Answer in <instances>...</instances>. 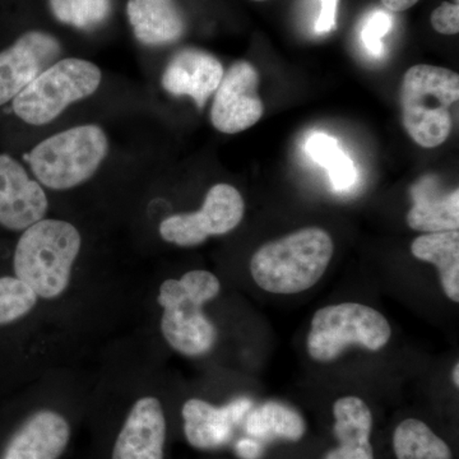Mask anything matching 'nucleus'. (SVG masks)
<instances>
[{"label":"nucleus","mask_w":459,"mask_h":459,"mask_svg":"<svg viewBox=\"0 0 459 459\" xmlns=\"http://www.w3.org/2000/svg\"><path fill=\"white\" fill-rule=\"evenodd\" d=\"M221 291V283L208 271H190L180 280L160 286L157 303L164 309L161 332L166 342L181 355H205L216 343L217 331L205 316L204 305Z\"/></svg>","instance_id":"nucleus-3"},{"label":"nucleus","mask_w":459,"mask_h":459,"mask_svg":"<svg viewBox=\"0 0 459 459\" xmlns=\"http://www.w3.org/2000/svg\"><path fill=\"white\" fill-rule=\"evenodd\" d=\"M413 204L407 213V223L416 231H453L459 228V190L440 192L433 175L421 178L411 190Z\"/></svg>","instance_id":"nucleus-18"},{"label":"nucleus","mask_w":459,"mask_h":459,"mask_svg":"<svg viewBox=\"0 0 459 459\" xmlns=\"http://www.w3.org/2000/svg\"><path fill=\"white\" fill-rule=\"evenodd\" d=\"M253 2H265V0H253Z\"/></svg>","instance_id":"nucleus-31"},{"label":"nucleus","mask_w":459,"mask_h":459,"mask_svg":"<svg viewBox=\"0 0 459 459\" xmlns=\"http://www.w3.org/2000/svg\"><path fill=\"white\" fill-rule=\"evenodd\" d=\"M223 74L221 62L212 54L183 49L166 65L161 83L166 92L189 96L199 108H204L221 83Z\"/></svg>","instance_id":"nucleus-14"},{"label":"nucleus","mask_w":459,"mask_h":459,"mask_svg":"<svg viewBox=\"0 0 459 459\" xmlns=\"http://www.w3.org/2000/svg\"><path fill=\"white\" fill-rule=\"evenodd\" d=\"M244 211L246 204L237 188L216 184L208 190L201 210L168 217L160 223V235L175 246H201L210 237H220L238 228Z\"/></svg>","instance_id":"nucleus-8"},{"label":"nucleus","mask_w":459,"mask_h":459,"mask_svg":"<svg viewBox=\"0 0 459 459\" xmlns=\"http://www.w3.org/2000/svg\"><path fill=\"white\" fill-rule=\"evenodd\" d=\"M416 259L433 263L440 273L446 295L455 303L459 301V232H431L416 238L411 244Z\"/></svg>","instance_id":"nucleus-19"},{"label":"nucleus","mask_w":459,"mask_h":459,"mask_svg":"<svg viewBox=\"0 0 459 459\" xmlns=\"http://www.w3.org/2000/svg\"><path fill=\"white\" fill-rule=\"evenodd\" d=\"M62 56V45L48 32L27 31L0 51V107L13 101Z\"/></svg>","instance_id":"nucleus-10"},{"label":"nucleus","mask_w":459,"mask_h":459,"mask_svg":"<svg viewBox=\"0 0 459 459\" xmlns=\"http://www.w3.org/2000/svg\"><path fill=\"white\" fill-rule=\"evenodd\" d=\"M98 65L80 57L57 60L12 101L14 114L30 126H47L69 105L90 98L101 84Z\"/></svg>","instance_id":"nucleus-6"},{"label":"nucleus","mask_w":459,"mask_h":459,"mask_svg":"<svg viewBox=\"0 0 459 459\" xmlns=\"http://www.w3.org/2000/svg\"><path fill=\"white\" fill-rule=\"evenodd\" d=\"M431 26L440 35L453 36L459 32V3L443 2L430 17Z\"/></svg>","instance_id":"nucleus-26"},{"label":"nucleus","mask_w":459,"mask_h":459,"mask_svg":"<svg viewBox=\"0 0 459 459\" xmlns=\"http://www.w3.org/2000/svg\"><path fill=\"white\" fill-rule=\"evenodd\" d=\"M59 22L83 31L101 26L110 17L113 0H49Z\"/></svg>","instance_id":"nucleus-23"},{"label":"nucleus","mask_w":459,"mask_h":459,"mask_svg":"<svg viewBox=\"0 0 459 459\" xmlns=\"http://www.w3.org/2000/svg\"><path fill=\"white\" fill-rule=\"evenodd\" d=\"M108 151L105 132L95 124H87L40 142L27 160L41 186L68 190L91 179L107 159Z\"/></svg>","instance_id":"nucleus-5"},{"label":"nucleus","mask_w":459,"mask_h":459,"mask_svg":"<svg viewBox=\"0 0 459 459\" xmlns=\"http://www.w3.org/2000/svg\"><path fill=\"white\" fill-rule=\"evenodd\" d=\"M49 202L38 180L13 157L0 155V225L23 231L40 221Z\"/></svg>","instance_id":"nucleus-11"},{"label":"nucleus","mask_w":459,"mask_h":459,"mask_svg":"<svg viewBox=\"0 0 459 459\" xmlns=\"http://www.w3.org/2000/svg\"><path fill=\"white\" fill-rule=\"evenodd\" d=\"M259 74L252 63L240 60L223 74L214 92L211 122L217 131L237 134L262 119L264 107L258 93Z\"/></svg>","instance_id":"nucleus-9"},{"label":"nucleus","mask_w":459,"mask_h":459,"mask_svg":"<svg viewBox=\"0 0 459 459\" xmlns=\"http://www.w3.org/2000/svg\"><path fill=\"white\" fill-rule=\"evenodd\" d=\"M459 100V75L442 66H411L401 86L402 123L424 148L442 146L453 131L451 108Z\"/></svg>","instance_id":"nucleus-4"},{"label":"nucleus","mask_w":459,"mask_h":459,"mask_svg":"<svg viewBox=\"0 0 459 459\" xmlns=\"http://www.w3.org/2000/svg\"><path fill=\"white\" fill-rule=\"evenodd\" d=\"M126 14L135 39L147 47L174 44L186 32L177 0H128Z\"/></svg>","instance_id":"nucleus-17"},{"label":"nucleus","mask_w":459,"mask_h":459,"mask_svg":"<svg viewBox=\"0 0 459 459\" xmlns=\"http://www.w3.org/2000/svg\"><path fill=\"white\" fill-rule=\"evenodd\" d=\"M394 449L397 459H453L448 444L418 419L403 420L395 428Z\"/></svg>","instance_id":"nucleus-21"},{"label":"nucleus","mask_w":459,"mask_h":459,"mask_svg":"<svg viewBox=\"0 0 459 459\" xmlns=\"http://www.w3.org/2000/svg\"><path fill=\"white\" fill-rule=\"evenodd\" d=\"M166 419L155 397L135 402L115 440L111 459H164Z\"/></svg>","instance_id":"nucleus-12"},{"label":"nucleus","mask_w":459,"mask_h":459,"mask_svg":"<svg viewBox=\"0 0 459 459\" xmlns=\"http://www.w3.org/2000/svg\"><path fill=\"white\" fill-rule=\"evenodd\" d=\"M458 2H459V0H455V3H458Z\"/></svg>","instance_id":"nucleus-32"},{"label":"nucleus","mask_w":459,"mask_h":459,"mask_svg":"<svg viewBox=\"0 0 459 459\" xmlns=\"http://www.w3.org/2000/svg\"><path fill=\"white\" fill-rule=\"evenodd\" d=\"M252 401L238 398L223 407H216L199 398L184 403L181 415L184 434L193 448L210 451L225 446L234 437V428L252 409Z\"/></svg>","instance_id":"nucleus-13"},{"label":"nucleus","mask_w":459,"mask_h":459,"mask_svg":"<svg viewBox=\"0 0 459 459\" xmlns=\"http://www.w3.org/2000/svg\"><path fill=\"white\" fill-rule=\"evenodd\" d=\"M333 252V240L325 230L300 229L259 247L250 261V272L264 291L300 294L325 276Z\"/></svg>","instance_id":"nucleus-1"},{"label":"nucleus","mask_w":459,"mask_h":459,"mask_svg":"<svg viewBox=\"0 0 459 459\" xmlns=\"http://www.w3.org/2000/svg\"><path fill=\"white\" fill-rule=\"evenodd\" d=\"M453 383H455V385H459V365H455V369H453Z\"/></svg>","instance_id":"nucleus-30"},{"label":"nucleus","mask_w":459,"mask_h":459,"mask_svg":"<svg viewBox=\"0 0 459 459\" xmlns=\"http://www.w3.org/2000/svg\"><path fill=\"white\" fill-rule=\"evenodd\" d=\"M333 434L338 446L323 459H376L370 435L373 415L361 398L347 395L333 404Z\"/></svg>","instance_id":"nucleus-16"},{"label":"nucleus","mask_w":459,"mask_h":459,"mask_svg":"<svg viewBox=\"0 0 459 459\" xmlns=\"http://www.w3.org/2000/svg\"><path fill=\"white\" fill-rule=\"evenodd\" d=\"M392 328L382 313L368 305H328L314 314L307 352L314 361L336 360L350 346L379 351L389 342Z\"/></svg>","instance_id":"nucleus-7"},{"label":"nucleus","mask_w":459,"mask_h":459,"mask_svg":"<svg viewBox=\"0 0 459 459\" xmlns=\"http://www.w3.org/2000/svg\"><path fill=\"white\" fill-rule=\"evenodd\" d=\"M305 150L316 164L327 169L334 190L342 192L355 184L358 177L355 165L338 146L336 138L323 132L313 133L305 143Z\"/></svg>","instance_id":"nucleus-22"},{"label":"nucleus","mask_w":459,"mask_h":459,"mask_svg":"<svg viewBox=\"0 0 459 459\" xmlns=\"http://www.w3.org/2000/svg\"><path fill=\"white\" fill-rule=\"evenodd\" d=\"M82 238L72 223L42 219L23 230L14 252L18 280L42 299H56L71 282Z\"/></svg>","instance_id":"nucleus-2"},{"label":"nucleus","mask_w":459,"mask_h":459,"mask_svg":"<svg viewBox=\"0 0 459 459\" xmlns=\"http://www.w3.org/2000/svg\"><path fill=\"white\" fill-rule=\"evenodd\" d=\"M322 11L316 23V31L327 33L336 26V12L338 0H320Z\"/></svg>","instance_id":"nucleus-27"},{"label":"nucleus","mask_w":459,"mask_h":459,"mask_svg":"<svg viewBox=\"0 0 459 459\" xmlns=\"http://www.w3.org/2000/svg\"><path fill=\"white\" fill-rule=\"evenodd\" d=\"M237 455L241 459H259L263 455L262 443L253 439V437L238 440Z\"/></svg>","instance_id":"nucleus-28"},{"label":"nucleus","mask_w":459,"mask_h":459,"mask_svg":"<svg viewBox=\"0 0 459 459\" xmlns=\"http://www.w3.org/2000/svg\"><path fill=\"white\" fill-rule=\"evenodd\" d=\"M394 21L388 13L382 11L374 12L362 26L361 41L371 56L380 57L385 53L382 39L391 31Z\"/></svg>","instance_id":"nucleus-25"},{"label":"nucleus","mask_w":459,"mask_h":459,"mask_svg":"<svg viewBox=\"0 0 459 459\" xmlns=\"http://www.w3.org/2000/svg\"><path fill=\"white\" fill-rule=\"evenodd\" d=\"M38 295L17 277L0 279V325L16 322L31 312Z\"/></svg>","instance_id":"nucleus-24"},{"label":"nucleus","mask_w":459,"mask_h":459,"mask_svg":"<svg viewBox=\"0 0 459 459\" xmlns=\"http://www.w3.org/2000/svg\"><path fill=\"white\" fill-rule=\"evenodd\" d=\"M307 431L303 416L298 411L270 401L250 411L247 419V433L258 442H299Z\"/></svg>","instance_id":"nucleus-20"},{"label":"nucleus","mask_w":459,"mask_h":459,"mask_svg":"<svg viewBox=\"0 0 459 459\" xmlns=\"http://www.w3.org/2000/svg\"><path fill=\"white\" fill-rule=\"evenodd\" d=\"M71 439V427L56 411L33 413L18 429L3 459H59Z\"/></svg>","instance_id":"nucleus-15"},{"label":"nucleus","mask_w":459,"mask_h":459,"mask_svg":"<svg viewBox=\"0 0 459 459\" xmlns=\"http://www.w3.org/2000/svg\"><path fill=\"white\" fill-rule=\"evenodd\" d=\"M380 2L391 12H404L418 4L420 0H380Z\"/></svg>","instance_id":"nucleus-29"}]
</instances>
